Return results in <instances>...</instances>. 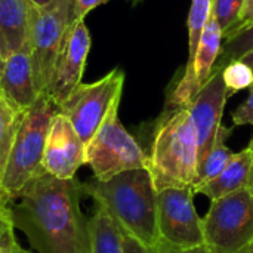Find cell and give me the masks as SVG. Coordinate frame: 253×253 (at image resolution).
Returning a JSON list of instances; mask_svg holds the SVG:
<instances>
[{"instance_id": "f1b7e54d", "label": "cell", "mask_w": 253, "mask_h": 253, "mask_svg": "<svg viewBox=\"0 0 253 253\" xmlns=\"http://www.w3.org/2000/svg\"><path fill=\"white\" fill-rule=\"evenodd\" d=\"M253 21V0H245V4H243V9H242V13H240V24L237 28H242L248 24H251ZM236 28V30H237ZM233 33V31H231Z\"/></svg>"}, {"instance_id": "ba28073f", "label": "cell", "mask_w": 253, "mask_h": 253, "mask_svg": "<svg viewBox=\"0 0 253 253\" xmlns=\"http://www.w3.org/2000/svg\"><path fill=\"white\" fill-rule=\"evenodd\" d=\"M123 84L125 73L114 68L93 83H80L59 107L84 145L93 138L111 108L120 104Z\"/></svg>"}, {"instance_id": "f546056e", "label": "cell", "mask_w": 253, "mask_h": 253, "mask_svg": "<svg viewBox=\"0 0 253 253\" xmlns=\"http://www.w3.org/2000/svg\"><path fill=\"white\" fill-rule=\"evenodd\" d=\"M9 203H10V197L7 196V193L4 191V188H3V185L0 182V213L7 211Z\"/></svg>"}, {"instance_id": "5b68a950", "label": "cell", "mask_w": 253, "mask_h": 253, "mask_svg": "<svg viewBox=\"0 0 253 253\" xmlns=\"http://www.w3.org/2000/svg\"><path fill=\"white\" fill-rule=\"evenodd\" d=\"M205 246L212 253H242L253 240V193L243 188L212 200L202 218Z\"/></svg>"}, {"instance_id": "8d00e7d4", "label": "cell", "mask_w": 253, "mask_h": 253, "mask_svg": "<svg viewBox=\"0 0 253 253\" xmlns=\"http://www.w3.org/2000/svg\"><path fill=\"white\" fill-rule=\"evenodd\" d=\"M249 148H251V151H252V154H253V138L251 139V142H249ZM252 193H253V185H252Z\"/></svg>"}, {"instance_id": "484cf974", "label": "cell", "mask_w": 253, "mask_h": 253, "mask_svg": "<svg viewBox=\"0 0 253 253\" xmlns=\"http://www.w3.org/2000/svg\"><path fill=\"white\" fill-rule=\"evenodd\" d=\"M13 225L7 227L3 234L0 236V253H13L15 252V248L18 246L16 243V237H15V233H13Z\"/></svg>"}, {"instance_id": "8fae6325", "label": "cell", "mask_w": 253, "mask_h": 253, "mask_svg": "<svg viewBox=\"0 0 253 253\" xmlns=\"http://www.w3.org/2000/svg\"><path fill=\"white\" fill-rule=\"evenodd\" d=\"M228 98V89L222 79V71L215 70L200 87V90L188 107L197 133L199 168L215 144L218 132L222 126V114Z\"/></svg>"}, {"instance_id": "603a6c76", "label": "cell", "mask_w": 253, "mask_h": 253, "mask_svg": "<svg viewBox=\"0 0 253 253\" xmlns=\"http://www.w3.org/2000/svg\"><path fill=\"white\" fill-rule=\"evenodd\" d=\"M243 4L245 0H212V12L219 21L224 39L239 27Z\"/></svg>"}, {"instance_id": "277c9868", "label": "cell", "mask_w": 253, "mask_h": 253, "mask_svg": "<svg viewBox=\"0 0 253 253\" xmlns=\"http://www.w3.org/2000/svg\"><path fill=\"white\" fill-rule=\"evenodd\" d=\"M58 111V107L46 93H40L37 101L27 110L0 179L10 200L15 199L28 182L44 173L43 153L46 138L50 122Z\"/></svg>"}, {"instance_id": "83f0119b", "label": "cell", "mask_w": 253, "mask_h": 253, "mask_svg": "<svg viewBox=\"0 0 253 253\" xmlns=\"http://www.w3.org/2000/svg\"><path fill=\"white\" fill-rule=\"evenodd\" d=\"M153 253H212L206 246H200V248H196V249H190V251H179V249H173V248H169L163 243H157L156 248L151 249Z\"/></svg>"}, {"instance_id": "6da1fadb", "label": "cell", "mask_w": 253, "mask_h": 253, "mask_svg": "<svg viewBox=\"0 0 253 253\" xmlns=\"http://www.w3.org/2000/svg\"><path fill=\"white\" fill-rule=\"evenodd\" d=\"M82 182L42 173L9 203L13 228L36 253H90L89 219L80 209Z\"/></svg>"}, {"instance_id": "30bf717a", "label": "cell", "mask_w": 253, "mask_h": 253, "mask_svg": "<svg viewBox=\"0 0 253 253\" xmlns=\"http://www.w3.org/2000/svg\"><path fill=\"white\" fill-rule=\"evenodd\" d=\"M92 39L84 19L74 21L55 58L44 93L58 107L82 83Z\"/></svg>"}, {"instance_id": "e575fe53", "label": "cell", "mask_w": 253, "mask_h": 253, "mask_svg": "<svg viewBox=\"0 0 253 253\" xmlns=\"http://www.w3.org/2000/svg\"><path fill=\"white\" fill-rule=\"evenodd\" d=\"M13 253H31V252H28V251H25V249H22V248H21V246L18 245V246L15 248V252H13Z\"/></svg>"}, {"instance_id": "7c38bea8", "label": "cell", "mask_w": 253, "mask_h": 253, "mask_svg": "<svg viewBox=\"0 0 253 253\" xmlns=\"http://www.w3.org/2000/svg\"><path fill=\"white\" fill-rule=\"evenodd\" d=\"M86 165V145L65 114L58 111L46 138L43 169L59 179H73L76 172Z\"/></svg>"}, {"instance_id": "e0dca14e", "label": "cell", "mask_w": 253, "mask_h": 253, "mask_svg": "<svg viewBox=\"0 0 253 253\" xmlns=\"http://www.w3.org/2000/svg\"><path fill=\"white\" fill-rule=\"evenodd\" d=\"M222 39L224 33L219 25V21L216 19L215 13L211 12V16L202 31L194 58V79L199 90L213 71L216 59L221 53Z\"/></svg>"}, {"instance_id": "4fadbf2b", "label": "cell", "mask_w": 253, "mask_h": 253, "mask_svg": "<svg viewBox=\"0 0 253 253\" xmlns=\"http://www.w3.org/2000/svg\"><path fill=\"white\" fill-rule=\"evenodd\" d=\"M0 90L22 110H28L37 101L40 93L34 83L28 44L4 58L0 73Z\"/></svg>"}, {"instance_id": "5bb4252c", "label": "cell", "mask_w": 253, "mask_h": 253, "mask_svg": "<svg viewBox=\"0 0 253 253\" xmlns=\"http://www.w3.org/2000/svg\"><path fill=\"white\" fill-rule=\"evenodd\" d=\"M211 12H212V0H191V7L187 22L188 24V61L182 70L184 73L181 80L176 83V86L168 96V101L187 108L190 107L191 101L199 92L194 79V58H196L202 31L211 16Z\"/></svg>"}, {"instance_id": "8992f818", "label": "cell", "mask_w": 253, "mask_h": 253, "mask_svg": "<svg viewBox=\"0 0 253 253\" xmlns=\"http://www.w3.org/2000/svg\"><path fill=\"white\" fill-rule=\"evenodd\" d=\"M119 105L111 108L93 138L86 144V165L98 181H107L126 170L148 169V154L120 123Z\"/></svg>"}, {"instance_id": "cb8c5ba5", "label": "cell", "mask_w": 253, "mask_h": 253, "mask_svg": "<svg viewBox=\"0 0 253 253\" xmlns=\"http://www.w3.org/2000/svg\"><path fill=\"white\" fill-rule=\"evenodd\" d=\"M233 122L236 126L253 125V86L251 87V92L246 101L240 104L237 110L233 113Z\"/></svg>"}, {"instance_id": "ac0fdd59", "label": "cell", "mask_w": 253, "mask_h": 253, "mask_svg": "<svg viewBox=\"0 0 253 253\" xmlns=\"http://www.w3.org/2000/svg\"><path fill=\"white\" fill-rule=\"evenodd\" d=\"M89 231L90 253H123V233L104 208L89 219Z\"/></svg>"}, {"instance_id": "52a82bcc", "label": "cell", "mask_w": 253, "mask_h": 253, "mask_svg": "<svg viewBox=\"0 0 253 253\" xmlns=\"http://www.w3.org/2000/svg\"><path fill=\"white\" fill-rule=\"evenodd\" d=\"M73 22V0H53L44 7L31 4L27 44L39 93L47 87L55 58Z\"/></svg>"}, {"instance_id": "1f68e13d", "label": "cell", "mask_w": 253, "mask_h": 253, "mask_svg": "<svg viewBox=\"0 0 253 253\" xmlns=\"http://www.w3.org/2000/svg\"><path fill=\"white\" fill-rule=\"evenodd\" d=\"M53 0H30V3L34 6V7H44L47 4H50Z\"/></svg>"}, {"instance_id": "d4e9b609", "label": "cell", "mask_w": 253, "mask_h": 253, "mask_svg": "<svg viewBox=\"0 0 253 253\" xmlns=\"http://www.w3.org/2000/svg\"><path fill=\"white\" fill-rule=\"evenodd\" d=\"M108 1L110 0H73V18H74V21L84 19V16L90 10L96 9L101 4H105Z\"/></svg>"}, {"instance_id": "7402d4cb", "label": "cell", "mask_w": 253, "mask_h": 253, "mask_svg": "<svg viewBox=\"0 0 253 253\" xmlns=\"http://www.w3.org/2000/svg\"><path fill=\"white\" fill-rule=\"evenodd\" d=\"M222 79L228 89V96L236 95L237 92L252 87L253 86V70L242 59L230 62L222 70Z\"/></svg>"}, {"instance_id": "44dd1931", "label": "cell", "mask_w": 253, "mask_h": 253, "mask_svg": "<svg viewBox=\"0 0 253 253\" xmlns=\"http://www.w3.org/2000/svg\"><path fill=\"white\" fill-rule=\"evenodd\" d=\"M251 50H253V21L242 28L234 30L225 37V43L221 47L213 71H222L230 62L240 59Z\"/></svg>"}, {"instance_id": "4316f807", "label": "cell", "mask_w": 253, "mask_h": 253, "mask_svg": "<svg viewBox=\"0 0 253 253\" xmlns=\"http://www.w3.org/2000/svg\"><path fill=\"white\" fill-rule=\"evenodd\" d=\"M123 253H153V251L136 239L123 234Z\"/></svg>"}, {"instance_id": "74e56055", "label": "cell", "mask_w": 253, "mask_h": 253, "mask_svg": "<svg viewBox=\"0 0 253 253\" xmlns=\"http://www.w3.org/2000/svg\"><path fill=\"white\" fill-rule=\"evenodd\" d=\"M130 3H133V4H138V3H141V1H144V0H129Z\"/></svg>"}, {"instance_id": "9a60e30c", "label": "cell", "mask_w": 253, "mask_h": 253, "mask_svg": "<svg viewBox=\"0 0 253 253\" xmlns=\"http://www.w3.org/2000/svg\"><path fill=\"white\" fill-rule=\"evenodd\" d=\"M253 185V154L251 148H245L240 153H234L222 172L199 185L194 194H203L211 202L236 193L243 188H251Z\"/></svg>"}, {"instance_id": "4dcf8cb0", "label": "cell", "mask_w": 253, "mask_h": 253, "mask_svg": "<svg viewBox=\"0 0 253 253\" xmlns=\"http://www.w3.org/2000/svg\"><path fill=\"white\" fill-rule=\"evenodd\" d=\"M10 225H12V222H10V218H9V208H7L6 212L0 213V231L6 230Z\"/></svg>"}, {"instance_id": "f35d334b", "label": "cell", "mask_w": 253, "mask_h": 253, "mask_svg": "<svg viewBox=\"0 0 253 253\" xmlns=\"http://www.w3.org/2000/svg\"><path fill=\"white\" fill-rule=\"evenodd\" d=\"M3 231H4V230H3ZM3 231H0V236H1V234H3Z\"/></svg>"}, {"instance_id": "ffe728a7", "label": "cell", "mask_w": 253, "mask_h": 253, "mask_svg": "<svg viewBox=\"0 0 253 253\" xmlns=\"http://www.w3.org/2000/svg\"><path fill=\"white\" fill-rule=\"evenodd\" d=\"M231 135V129H227L224 126H221L218 136L215 139V144L211 150V153L208 154V157L205 159V162L200 165L199 168V173H197V184L196 188L213 178H216L222 169L227 166V163L230 162V159L233 157V151L227 147L225 141L227 138ZM194 188V190H196Z\"/></svg>"}, {"instance_id": "7a4b0ae2", "label": "cell", "mask_w": 253, "mask_h": 253, "mask_svg": "<svg viewBox=\"0 0 253 253\" xmlns=\"http://www.w3.org/2000/svg\"><path fill=\"white\" fill-rule=\"evenodd\" d=\"M82 190L110 213L123 234L148 249L157 246V190L148 169L126 170L107 181L82 182Z\"/></svg>"}, {"instance_id": "836d02e7", "label": "cell", "mask_w": 253, "mask_h": 253, "mask_svg": "<svg viewBox=\"0 0 253 253\" xmlns=\"http://www.w3.org/2000/svg\"><path fill=\"white\" fill-rule=\"evenodd\" d=\"M3 64H4V55H3V50H1V43H0V73H1Z\"/></svg>"}, {"instance_id": "9c48e42d", "label": "cell", "mask_w": 253, "mask_h": 253, "mask_svg": "<svg viewBox=\"0 0 253 253\" xmlns=\"http://www.w3.org/2000/svg\"><path fill=\"white\" fill-rule=\"evenodd\" d=\"M194 190L170 187L157 191L159 242L179 251L205 246L203 222L194 206Z\"/></svg>"}, {"instance_id": "d6a6232c", "label": "cell", "mask_w": 253, "mask_h": 253, "mask_svg": "<svg viewBox=\"0 0 253 253\" xmlns=\"http://www.w3.org/2000/svg\"><path fill=\"white\" fill-rule=\"evenodd\" d=\"M240 59H242V61H245V62H246V64H248V65H249V67L253 70V50L248 52L246 55H243Z\"/></svg>"}, {"instance_id": "d6986e66", "label": "cell", "mask_w": 253, "mask_h": 253, "mask_svg": "<svg viewBox=\"0 0 253 253\" xmlns=\"http://www.w3.org/2000/svg\"><path fill=\"white\" fill-rule=\"evenodd\" d=\"M27 110L19 108L0 90V179Z\"/></svg>"}, {"instance_id": "2e32d148", "label": "cell", "mask_w": 253, "mask_h": 253, "mask_svg": "<svg viewBox=\"0 0 253 253\" xmlns=\"http://www.w3.org/2000/svg\"><path fill=\"white\" fill-rule=\"evenodd\" d=\"M30 0H0V43L4 58L27 44Z\"/></svg>"}, {"instance_id": "3957f363", "label": "cell", "mask_w": 253, "mask_h": 253, "mask_svg": "<svg viewBox=\"0 0 253 253\" xmlns=\"http://www.w3.org/2000/svg\"><path fill=\"white\" fill-rule=\"evenodd\" d=\"M148 170L157 191L170 187L196 188L199 142L187 107L166 101L153 133Z\"/></svg>"}, {"instance_id": "d590c367", "label": "cell", "mask_w": 253, "mask_h": 253, "mask_svg": "<svg viewBox=\"0 0 253 253\" xmlns=\"http://www.w3.org/2000/svg\"><path fill=\"white\" fill-rule=\"evenodd\" d=\"M242 253H253V240H252V243H251V245H249V246H248V248H246V249H245Z\"/></svg>"}]
</instances>
